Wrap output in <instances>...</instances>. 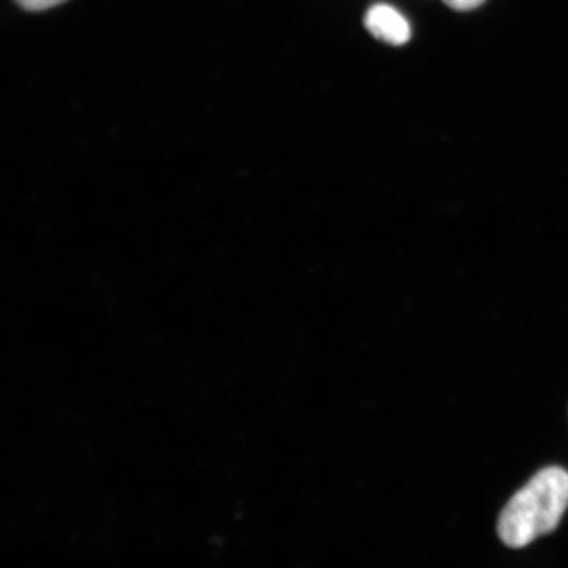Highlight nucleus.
I'll use <instances>...</instances> for the list:
<instances>
[{
    "mask_svg": "<svg viewBox=\"0 0 568 568\" xmlns=\"http://www.w3.org/2000/svg\"><path fill=\"white\" fill-rule=\"evenodd\" d=\"M567 508L568 473L556 466L545 468L503 509L497 532L509 548H525L556 530Z\"/></svg>",
    "mask_w": 568,
    "mask_h": 568,
    "instance_id": "f257e3e1",
    "label": "nucleus"
},
{
    "mask_svg": "<svg viewBox=\"0 0 568 568\" xmlns=\"http://www.w3.org/2000/svg\"><path fill=\"white\" fill-rule=\"evenodd\" d=\"M365 26L375 39L390 45H404L410 39L408 20L388 4H375L367 11Z\"/></svg>",
    "mask_w": 568,
    "mask_h": 568,
    "instance_id": "f03ea898",
    "label": "nucleus"
},
{
    "mask_svg": "<svg viewBox=\"0 0 568 568\" xmlns=\"http://www.w3.org/2000/svg\"><path fill=\"white\" fill-rule=\"evenodd\" d=\"M27 11H44L68 2V0H16Z\"/></svg>",
    "mask_w": 568,
    "mask_h": 568,
    "instance_id": "7ed1b4c3",
    "label": "nucleus"
},
{
    "mask_svg": "<svg viewBox=\"0 0 568 568\" xmlns=\"http://www.w3.org/2000/svg\"><path fill=\"white\" fill-rule=\"evenodd\" d=\"M486 0H444L446 6L456 11H470L478 9Z\"/></svg>",
    "mask_w": 568,
    "mask_h": 568,
    "instance_id": "20e7f679",
    "label": "nucleus"
}]
</instances>
